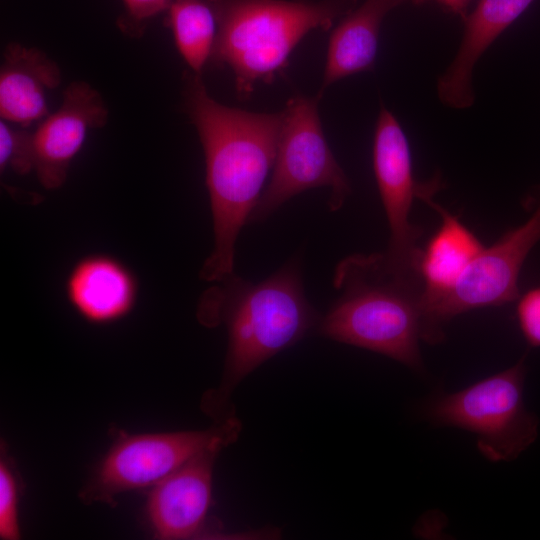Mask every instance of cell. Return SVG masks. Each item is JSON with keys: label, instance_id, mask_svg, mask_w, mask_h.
Here are the masks:
<instances>
[{"label": "cell", "instance_id": "6da1fadb", "mask_svg": "<svg viewBox=\"0 0 540 540\" xmlns=\"http://www.w3.org/2000/svg\"><path fill=\"white\" fill-rule=\"evenodd\" d=\"M185 104L203 147L213 221L214 248L200 279L218 282L235 273L236 241L273 169L284 115L225 106L195 73L187 77Z\"/></svg>", "mask_w": 540, "mask_h": 540}, {"label": "cell", "instance_id": "7a4b0ae2", "mask_svg": "<svg viewBox=\"0 0 540 540\" xmlns=\"http://www.w3.org/2000/svg\"><path fill=\"white\" fill-rule=\"evenodd\" d=\"M201 297L197 319L223 324L228 343L218 387L203 394L200 407L213 422L236 415L231 396L261 364L317 330L321 316L307 300L300 263L290 261L253 283L233 273Z\"/></svg>", "mask_w": 540, "mask_h": 540}, {"label": "cell", "instance_id": "3957f363", "mask_svg": "<svg viewBox=\"0 0 540 540\" xmlns=\"http://www.w3.org/2000/svg\"><path fill=\"white\" fill-rule=\"evenodd\" d=\"M333 286L340 294L321 316L318 334L423 370L424 291L417 269L385 251L351 254L336 265Z\"/></svg>", "mask_w": 540, "mask_h": 540}, {"label": "cell", "instance_id": "277c9868", "mask_svg": "<svg viewBox=\"0 0 540 540\" xmlns=\"http://www.w3.org/2000/svg\"><path fill=\"white\" fill-rule=\"evenodd\" d=\"M217 17L211 62L229 67L237 94L247 98L255 85L271 82L301 39L328 29L354 0H210Z\"/></svg>", "mask_w": 540, "mask_h": 540}, {"label": "cell", "instance_id": "5b68a950", "mask_svg": "<svg viewBox=\"0 0 540 540\" xmlns=\"http://www.w3.org/2000/svg\"><path fill=\"white\" fill-rule=\"evenodd\" d=\"M242 429L236 415L204 430L129 433L118 430L113 442L79 491L84 504L114 505L129 491L151 488L200 453L223 450Z\"/></svg>", "mask_w": 540, "mask_h": 540}, {"label": "cell", "instance_id": "8992f818", "mask_svg": "<svg viewBox=\"0 0 540 540\" xmlns=\"http://www.w3.org/2000/svg\"><path fill=\"white\" fill-rule=\"evenodd\" d=\"M525 358L458 392L433 398L424 409L434 425L472 432L492 462L512 461L535 442L539 420L524 403Z\"/></svg>", "mask_w": 540, "mask_h": 540}, {"label": "cell", "instance_id": "52a82bcc", "mask_svg": "<svg viewBox=\"0 0 540 540\" xmlns=\"http://www.w3.org/2000/svg\"><path fill=\"white\" fill-rule=\"evenodd\" d=\"M319 99L297 95L287 102L272 176L248 223L265 221L289 199L312 188L330 189L331 211L339 210L350 196V182L323 133Z\"/></svg>", "mask_w": 540, "mask_h": 540}, {"label": "cell", "instance_id": "ba28073f", "mask_svg": "<svg viewBox=\"0 0 540 540\" xmlns=\"http://www.w3.org/2000/svg\"><path fill=\"white\" fill-rule=\"evenodd\" d=\"M524 206L527 220L484 247L455 286L427 310L426 342H440L444 325L461 313L517 300L522 266L540 241V185L528 192Z\"/></svg>", "mask_w": 540, "mask_h": 540}, {"label": "cell", "instance_id": "9c48e42d", "mask_svg": "<svg viewBox=\"0 0 540 540\" xmlns=\"http://www.w3.org/2000/svg\"><path fill=\"white\" fill-rule=\"evenodd\" d=\"M373 168L390 232L385 252L395 262L418 269L423 232L411 222L410 214L419 182L413 176L404 130L383 105L374 134Z\"/></svg>", "mask_w": 540, "mask_h": 540}, {"label": "cell", "instance_id": "30bf717a", "mask_svg": "<svg viewBox=\"0 0 540 540\" xmlns=\"http://www.w3.org/2000/svg\"><path fill=\"white\" fill-rule=\"evenodd\" d=\"M107 120L108 109L95 88L84 81L67 86L59 109L33 132L34 171L45 189L55 190L66 182L87 133Z\"/></svg>", "mask_w": 540, "mask_h": 540}, {"label": "cell", "instance_id": "8fae6325", "mask_svg": "<svg viewBox=\"0 0 540 540\" xmlns=\"http://www.w3.org/2000/svg\"><path fill=\"white\" fill-rule=\"evenodd\" d=\"M221 449L206 450L150 488L145 518L161 540L197 538L204 534L212 505L213 473Z\"/></svg>", "mask_w": 540, "mask_h": 540}, {"label": "cell", "instance_id": "7c38bea8", "mask_svg": "<svg viewBox=\"0 0 540 540\" xmlns=\"http://www.w3.org/2000/svg\"><path fill=\"white\" fill-rule=\"evenodd\" d=\"M438 174L419 182L417 199L434 209L441 224L426 246L421 248L418 269L423 282V313L443 298L483 250L480 240L457 216L433 200L440 189Z\"/></svg>", "mask_w": 540, "mask_h": 540}, {"label": "cell", "instance_id": "4fadbf2b", "mask_svg": "<svg viewBox=\"0 0 540 540\" xmlns=\"http://www.w3.org/2000/svg\"><path fill=\"white\" fill-rule=\"evenodd\" d=\"M534 0H479L463 18L464 29L457 53L437 81L439 100L450 108L473 105V70L476 63Z\"/></svg>", "mask_w": 540, "mask_h": 540}, {"label": "cell", "instance_id": "5bb4252c", "mask_svg": "<svg viewBox=\"0 0 540 540\" xmlns=\"http://www.w3.org/2000/svg\"><path fill=\"white\" fill-rule=\"evenodd\" d=\"M68 302L86 322L115 323L134 308L138 283L133 272L118 259L92 254L75 263L65 283Z\"/></svg>", "mask_w": 540, "mask_h": 540}, {"label": "cell", "instance_id": "9a60e30c", "mask_svg": "<svg viewBox=\"0 0 540 540\" xmlns=\"http://www.w3.org/2000/svg\"><path fill=\"white\" fill-rule=\"evenodd\" d=\"M58 64L36 47L9 43L0 69V115L27 127L49 115L47 95L61 83Z\"/></svg>", "mask_w": 540, "mask_h": 540}, {"label": "cell", "instance_id": "2e32d148", "mask_svg": "<svg viewBox=\"0 0 540 540\" xmlns=\"http://www.w3.org/2000/svg\"><path fill=\"white\" fill-rule=\"evenodd\" d=\"M407 1L366 0L341 20L329 40L320 97L334 82L373 69L382 21L389 11Z\"/></svg>", "mask_w": 540, "mask_h": 540}, {"label": "cell", "instance_id": "e0dca14e", "mask_svg": "<svg viewBox=\"0 0 540 540\" xmlns=\"http://www.w3.org/2000/svg\"><path fill=\"white\" fill-rule=\"evenodd\" d=\"M167 22L175 46L193 73L201 74L211 61L217 17L210 0H171Z\"/></svg>", "mask_w": 540, "mask_h": 540}, {"label": "cell", "instance_id": "ac0fdd59", "mask_svg": "<svg viewBox=\"0 0 540 540\" xmlns=\"http://www.w3.org/2000/svg\"><path fill=\"white\" fill-rule=\"evenodd\" d=\"M21 490L20 475L2 445L0 457V539L2 540L21 538L19 521Z\"/></svg>", "mask_w": 540, "mask_h": 540}, {"label": "cell", "instance_id": "d6986e66", "mask_svg": "<svg viewBox=\"0 0 540 540\" xmlns=\"http://www.w3.org/2000/svg\"><path fill=\"white\" fill-rule=\"evenodd\" d=\"M0 168L24 175L34 170L33 133L0 122Z\"/></svg>", "mask_w": 540, "mask_h": 540}, {"label": "cell", "instance_id": "ffe728a7", "mask_svg": "<svg viewBox=\"0 0 540 540\" xmlns=\"http://www.w3.org/2000/svg\"><path fill=\"white\" fill-rule=\"evenodd\" d=\"M122 3L124 12L117 25L126 36L139 38L154 17L167 12L171 0H122Z\"/></svg>", "mask_w": 540, "mask_h": 540}, {"label": "cell", "instance_id": "44dd1931", "mask_svg": "<svg viewBox=\"0 0 540 540\" xmlns=\"http://www.w3.org/2000/svg\"><path fill=\"white\" fill-rule=\"evenodd\" d=\"M516 318L525 341L531 347H540V283L519 294Z\"/></svg>", "mask_w": 540, "mask_h": 540}, {"label": "cell", "instance_id": "7402d4cb", "mask_svg": "<svg viewBox=\"0 0 540 540\" xmlns=\"http://www.w3.org/2000/svg\"><path fill=\"white\" fill-rule=\"evenodd\" d=\"M448 11L458 14L462 18L467 14V7L471 0H436Z\"/></svg>", "mask_w": 540, "mask_h": 540}]
</instances>
